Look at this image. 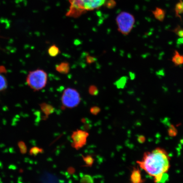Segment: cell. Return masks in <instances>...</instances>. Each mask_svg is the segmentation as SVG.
<instances>
[{
	"mask_svg": "<svg viewBox=\"0 0 183 183\" xmlns=\"http://www.w3.org/2000/svg\"><path fill=\"white\" fill-rule=\"evenodd\" d=\"M56 70L60 74H67L70 70V64L67 61L61 62L56 66Z\"/></svg>",
	"mask_w": 183,
	"mask_h": 183,
	"instance_id": "obj_8",
	"label": "cell"
},
{
	"mask_svg": "<svg viewBox=\"0 0 183 183\" xmlns=\"http://www.w3.org/2000/svg\"><path fill=\"white\" fill-rule=\"evenodd\" d=\"M88 92L90 95L95 96L99 94V91L98 87L94 85H91L89 86Z\"/></svg>",
	"mask_w": 183,
	"mask_h": 183,
	"instance_id": "obj_19",
	"label": "cell"
},
{
	"mask_svg": "<svg viewBox=\"0 0 183 183\" xmlns=\"http://www.w3.org/2000/svg\"><path fill=\"white\" fill-rule=\"evenodd\" d=\"M7 70L5 67L3 66H0V74H6L7 73Z\"/></svg>",
	"mask_w": 183,
	"mask_h": 183,
	"instance_id": "obj_25",
	"label": "cell"
},
{
	"mask_svg": "<svg viewBox=\"0 0 183 183\" xmlns=\"http://www.w3.org/2000/svg\"><path fill=\"white\" fill-rule=\"evenodd\" d=\"M116 23L118 30L124 35L131 32L135 23L134 16L127 12H122L117 16Z\"/></svg>",
	"mask_w": 183,
	"mask_h": 183,
	"instance_id": "obj_4",
	"label": "cell"
},
{
	"mask_svg": "<svg viewBox=\"0 0 183 183\" xmlns=\"http://www.w3.org/2000/svg\"><path fill=\"white\" fill-rule=\"evenodd\" d=\"M40 107L42 112L45 114L46 118H48L50 115L53 114L55 110V109L53 106L46 103H41Z\"/></svg>",
	"mask_w": 183,
	"mask_h": 183,
	"instance_id": "obj_7",
	"label": "cell"
},
{
	"mask_svg": "<svg viewBox=\"0 0 183 183\" xmlns=\"http://www.w3.org/2000/svg\"><path fill=\"white\" fill-rule=\"evenodd\" d=\"M173 32L180 38H183V28H182L180 26H178L175 29L173 30Z\"/></svg>",
	"mask_w": 183,
	"mask_h": 183,
	"instance_id": "obj_21",
	"label": "cell"
},
{
	"mask_svg": "<svg viewBox=\"0 0 183 183\" xmlns=\"http://www.w3.org/2000/svg\"><path fill=\"white\" fill-rule=\"evenodd\" d=\"M108 7L109 8H112L114 7L115 6L116 3L115 1L113 0H110L108 2Z\"/></svg>",
	"mask_w": 183,
	"mask_h": 183,
	"instance_id": "obj_24",
	"label": "cell"
},
{
	"mask_svg": "<svg viewBox=\"0 0 183 183\" xmlns=\"http://www.w3.org/2000/svg\"><path fill=\"white\" fill-rule=\"evenodd\" d=\"M107 0H69L70 7L67 15L68 16L78 17L89 11L99 8Z\"/></svg>",
	"mask_w": 183,
	"mask_h": 183,
	"instance_id": "obj_2",
	"label": "cell"
},
{
	"mask_svg": "<svg viewBox=\"0 0 183 183\" xmlns=\"http://www.w3.org/2000/svg\"><path fill=\"white\" fill-rule=\"evenodd\" d=\"M81 101L78 92L74 88L68 87L65 89L61 98L62 106L66 108L72 109L77 107Z\"/></svg>",
	"mask_w": 183,
	"mask_h": 183,
	"instance_id": "obj_5",
	"label": "cell"
},
{
	"mask_svg": "<svg viewBox=\"0 0 183 183\" xmlns=\"http://www.w3.org/2000/svg\"><path fill=\"white\" fill-rule=\"evenodd\" d=\"M172 61L176 66L183 65V55H181L177 51L175 50Z\"/></svg>",
	"mask_w": 183,
	"mask_h": 183,
	"instance_id": "obj_9",
	"label": "cell"
},
{
	"mask_svg": "<svg viewBox=\"0 0 183 183\" xmlns=\"http://www.w3.org/2000/svg\"></svg>",
	"mask_w": 183,
	"mask_h": 183,
	"instance_id": "obj_28",
	"label": "cell"
},
{
	"mask_svg": "<svg viewBox=\"0 0 183 183\" xmlns=\"http://www.w3.org/2000/svg\"><path fill=\"white\" fill-rule=\"evenodd\" d=\"M131 181L132 183H141L142 182L141 175L140 170L138 169H134L131 175Z\"/></svg>",
	"mask_w": 183,
	"mask_h": 183,
	"instance_id": "obj_11",
	"label": "cell"
},
{
	"mask_svg": "<svg viewBox=\"0 0 183 183\" xmlns=\"http://www.w3.org/2000/svg\"><path fill=\"white\" fill-rule=\"evenodd\" d=\"M68 172L69 174H73L75 173V169L73 167H70L68 169Z\"/></svg>",
	"mask_w": 183,
	"mask_h": 183,
	"instance_id": "obj_26",
	"label": "cell"
},
{
	"mask_svg": "<svg viewBox=\"0 0 183 183\" xmlns=\"http://www.w3.org/2000/svg\"><path fill=\"white\" fill-rule=\"evenodd\" d=\"M81 183H94L93 179L91 176L89 175H85L82 177L80 180Z\"/></svg>",
	"mask_w": 183,
	"mask_h": 183,
	"instance_id": "obj_18",
	"label": "cell"
},
{
	"mask_svg": "<svg viewBox=\"0 0 183 183\" xmlns=\"http://www.w3.org/2000/svg\"><path fill=\"white\" fill-rule=\"evenodd\" d=\"M83 160L85 163V166L91 167L95 161V159L93 158V156L90 155H87L84 156L82 155Z\"/></svg>",
	"mask_w": 183,
	"mask_h": 183,
	"instance_id": "obj_13",
	"label": "cell"
},
{
	"mask_svg": "<svg viewBox=\"0 0 183 183\" xmlns=\"http://www.w3.org/2000/svg\"><path fill=\"white\" fill-rule=\"evenodd\" d=\"M153 14L156 19L160 22H162L165 16V11L162 9L157 7L155 10L153 11Z\"/></svg>",
	"mask_w": 183,
	"mask_h": 183,
	"instance_id": "obj_10",
	"label": "cell"
},
{
	"mask_svg": "<svg viewBox=\"0 0 183 183\" xmlns=\"http://www.w3.org/2000/svg\"><path fill=\"white\" fill-rule=\"evenodd\" d=\"M18 145L20 153L23 154H26L27 151V148L24 142L20 141L18 142Z\"/></svg>",
	"mask_w": 183,
	"mask_h": 183,
	"instance_id": "obj_20",
	"label": "cell"
},
{
	"mask_svg": "<svg viewBox=\"0 0 183 183\" xmlns=\"http://www.w3.org/2000/svg\"><path fill=\"white\" fill-rule=\"evenodd\" d=\"M175 12L177 17H180V15L183 14V1L179 0V1L176 3L175 8Z\"/></svg>",
	"mask_w": 183,
	"mask_h": 183,
	"instance_id": "obj_15",
	"label": "cell"
},
{
	"mask_svg": "<svg viewBox=\"0 0 183 183\" xmlns=\"http://www.w3.org/2000/svg\"><path fill=\"white\" fill-rule=\"evenodd\" d=\"M137 163L141 168L153 177L155 183H160L163 175L170 167V158L165 150L157 148L145 152L141 160Z\"/></svg>",
	"mask_w": 183,
	"mask_h": 183,
	"instance_id": "obj_1",
	"label": "cell"
},
{
	"mask_svg": "<svg viewBox=\"0 0 183 183\" xmlns=\"http://www.w3.org/2000/svg\"><path fill=\"white\" fill-rule=\"evenodd\" d=\"M127 81L126 77H123L117 81L115 82V85L118 89H123L125 87Z\"/></svg>",
	"mask_w": 183,
	"mask_h": 183,
	"instance_id": "obj_16",
	"label": "cell"
},
{
	"mask_svg": "<svg viewBox=\"0 0 183 183\" xmlns=\"http://www.w3.org/2000/svg\"><path fill=\"white\" fill-rule=\"evenodd\" d=\"M101 111V108L97 106L92 107L90 109V112L93 115H97Z\"/></svg>",
	"mask_w": 183,
	"mask_h": 183,
	"instance_id": "obj_22",
	"label": "cell"
},
{
	"mask_svg": "<svg viewBox=\"0 0 183 183\" xmlns=\"http://www.w3.org/2000/svg\"><path fill=\"white\" fill-rule=\"evenodd\" d=\"M44 150L38 147H33L29 150V154L32 156H36L40 153H43Z\"/></svg>",
	"mask_w": 183,
	"mask_h": 183,
	"instance_id": "obj_17",
	"label": "cell"
},
{
	"mask_svg": "<svg viewBox=\"0 0 183 183\" xmlns=\"http://www.w3.org/2000/svg\"><path fill=\"white\" fill-rule=\"evenodd\" d=\"M7 81L3 75L0 74V92L5 91L7 88Z\"/></svg>",
	"mask_w": 183,
	"mask_h": 183,
	"instance_id": "obj_14",
	"label": "cell"
},
{
	"mask_svg": "<svg viewBox=\"0 0 183 183\" xmlns=\"http://www.w3.org/2000/svg\"><path fill=\"white\" fill-rule=\"evenodd\" d=\"M179 42V43L183 44V38H181L180 39H178V43Z\"/></svg>",
	"mask_w": 183,
	"mask_h": 183,
	"instance_id": "obj_27",
	"label": "cell"
},
{
	"mask_svg": "<svg viewBox=\"0 0 183 183\" xmlns=\"http://www.w3.org/2000/svg\"><path fill=\"white\" fill-rule=\"evenodd\" d=\"M89 136V134L85 130L77 129L74 131L71 135L73 141L71 146L76 150L80 149L86 144Z\"/></svg>",
	"mask_w": 183,
	"mask_h": 183,
	"instance_id": "obj_6",
	"label": "cell"
},
{
	"mask_svg": "<svg viewBox=\"0 0 183 183\" xmlns=\"http://www.w3.org/2000/svg\"><path fill=\"white\" fill-rule=\"evenodd\" d=\"M96 59L95 57L88 55L86 57V61L88 64H90L95 62Z\"/></svg>",
	"mask_w": 183,
	"mask_h": 183,
	"instance_id": "obj_23",
	"label": "cell"
},
{
	"mask_svg": "<svg viewBox=\"0 0 183 183\" xmlns=\"http://www.w3.org/2000/svg\"><path fill=\"white\" fill-rule=\"evenodd\" d=\"M59 53L60 50L58 47L55 45H53L50 46L48 49V53L51 57H56L58 55Z\"/></svg>",
	"mask_w": 183,
	"mask_h": 183,
	"instance_id": "obj_12",
	"label": "cell"
},
{
	"mask_svg": "<svg viewBox=\"0 0 183 183\" xmlns=\"http://www.w3.org/2000/svg\"><path fill=\"white\" fill-rule=\"evenodd\" d=\"M26 82L28 86L34 91H38L46 86L48 74L43 70L38 69L29 72Z\"/></svg>",
	"mask_w": 183,
	"mask_h": 183,
	"instance_id": "obj_3",
	"label": "cell"
}]
</instances>
